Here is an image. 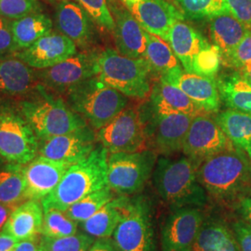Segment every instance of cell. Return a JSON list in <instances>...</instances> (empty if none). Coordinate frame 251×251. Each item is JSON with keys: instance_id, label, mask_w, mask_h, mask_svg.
Masks as SVG:
<instances>
[{"instance_id": "1", "label": "cell", "mask_w": 251, "mask_h": 251, "mask_svg": "<svg viewBox=\"0 0 251 251\" xmlns=\"http://www.w3.org/2000/svg\"><path fill=\"white\" fill-rule=\"evenodd\" d=\"M198 179L208 198L222 204L251 196V161L239 149L226 150L202 162Z\"/></svg>"}, {"instance_id": "2", "label": "cell", "mask_w": 251, "mask_h": 251, "mask_svg": "<svg viewBox=\"0 0 251 251\" xmlns=\"http://www.w3.org/2000/svg\"><path fill=\"white\" fill-rule=\"evenodd\" d=\"M108 154L99 144L86 158L73 164L53 192L41 200L43 210L65 211L91 193L107 187Z\"/></svg>"}, {"instance_id": "3", "label": "cell", "mask_w": 251, "mask_h": 251, "mask_svg": "<svg viewBox=\"0 0 251 251\" xmlns=\"http://www.w3.org/2000/svg\"><path fill=\"white\" fill-rule=\"evenodd\" d=\"M200 164L183 155L177 158L161 156L152 172V182L157 195L172 209L183 206H204L208 197L199 183Z\"/></svg>"}, {"instance_id": "4", "label": "cell", "mask_w": 251, "mask_h": 251, "mask_svg": "<svg viewBox=\"0 0 251 251\" xmlns=\"http://www.w3.org/2000/svg\"><path fill=\"white\" fill-rule=\"evenodd\" d=\"M18 104L38 141L66 134L88 126L87 121L68 103L47 92L45 87L40 84L19 100Z\"/></svg>"}, {"instance_id": "5", "label": "cell", "mask_w": 251, "mask_h": 251, "mask_svg": "<svg viewBox=\"0 0 251 251\" xmlns=\"http://www.w3.org/2000/svg\"><path fill=\"white\" fill-rule=\"evenodd\" d=\"M152 71L144 58H130L107 49L98 55L96 77L135 99H145L152 90Z\"/></svg>"}, {"instance_id": "6", "label": "cell", "mask_w": 251, "mask_h": 251, "mask_svg": "<svg viewBox=\"0 0 251 251\" xmlns=\"http://www.w3.org/2000/svg\"><path fill=\"white\" fill-rule=\"evenodd\" d=\"M67 103L94 130L107 125L128 103V97L98 79L84 81L66 93Z\"/></svg>"}, {"instance_id": "7", "label": "cell", "mask_w": 251, "mask_h": 251, "mask_svg": "<svg viewBox=\"0 0 251 251\" xmlns=\"http://www.w3.org/2000/svg\"><path fill=\"white\" fill-rule=\"evenodd\" d=\"M39 141L18 102L0 97V155L5 162L25 165L38 154Z\"/></svg>"}, {"instance_id": "8", "label": "cell", "mask_w": 251, "mask_h": 251, "mask_svg": "<svg viewBox=\"0 0 251 251\" xmlns=\"http://www.w3.org/2000/svg\"><path fill=\"white\" fill-rule=\"evenodd\" d=\"M157 153L151 149L108 154V186L119 196H132L144 188L152 175Z\"/></svg>"}, {"instance_id": "9", "label": "cell", "mask_w": 251, "mask_h": 251, "mask_svg": "<svg viewBox=\"0 0 251 251\" xmlns=\"http://www.w3.org/2000/svg\"><path fill=\"white\" fill-rule=\"evenodd\" d=\"M117 251H156L149 202L130 198L125 216L113 234Z\"/></svg>"}, {"instance_id": "10", "label": "cell", "mask_w": 251, "mask_h": 251, "mask_svg": "<svg viewBox=\"0 0 251 251\" xmlns=\"http://www.w3.org/2000/svg\"><path fill=\"white\" fill-rule=\"evenodd\" d=\"M96 135L98 143L105 147L109 153L148 149L145 123L138 108H125L107 125L97 130Z\"/></svg>"}, {"instance_id": "11", "label": "cell", "mask_w": 251, "mask_h": 251, "mask_svg": "<svg viewBox=\"0 0 251 251\" xmlns=\"http://www.w3.org/2000/svg\"><path fill=\"white\" fill-rule=\"evenodd\" d=\"M149 116L143 117L147 148L164 156L182 152L185 137L195 117L182 113L154 114L151 112Z\"/></svg>"}, {"instance_id": "12", "label": "cell", "mask_w": 251, "mask_h": 251, "mask_svg": "<svg viewBox=\"0 0 251 251\" xmlns=\"http://www.w3.org/2000/svg\"><path fill=\"white\" fill-rule=\"evenodd\" d=\"M98 55L94 51L76 52L51 67L38 70V82L49 90L67 93L84 81L96 76Z\"/></svg>"}, {"instance_id": "13", "label": "cell", "mask_w": 251, "mask_h": 251, "mask_svg": "<svg viewBox=\"0 0 251 251\" xmlns=\"http://www.w3.org/2000/svg\"><path fill=\"white\" fill-rule=\"evenodd\" d=\"M233 147L215 118L202 114L194 117L184 140L182 152L201 164L206 158Z\"/></svg>"}, {"instance_id": "14", "label": "cell", "mask_w": 251, "mask_h": 251, "mask_svg": "<svg viewBox=\"0 0 251 251\" xmlns=\"http://www.w3.org/2000/svg\"><path fill=\"white\" fill-rule=\"evenodd\" d=\"M205 216L198 206L172 209L161 231V251H192Z\"/></svg>"}, {"instance_id": "15", "label": "cell", "mask_w": 251, "mask_h": 251, "mask_svg": "<svg viewBox=\"0 0 251 251\" xmlns=\"http://www.w3.org/2000/svg\"><path fill=\"white\" fill-rule=\"evenodd\" d=\"M97 143V135L87 126L66 134L39 140L37 155L73 165L86 158L96 148Z\"/></svg>"}, {"instance_id": "16", "label": "cell", "mask_w": 251, "mask_h": 251, "mask_svg": "<svg viewBox=\"0 0 251 251\" xmlns=\"http://www.w3.org/2000/svg\"><path fill=\"white\" fill-rule=\"evenodd\" d=\"M76 52V45L69 37L50 31L33 45L13 54L30 67L42 70L63 62Z\"/></svg>"}, {"instance_id": "17", "label": "cell", "mask_w": 251, "mask_h": 251, "mask_svg": "<svg viewBox=\"0 0 251 251\" xmlns=\"http://www.w3.org/2000/svg\"><path fill=\"white\" fill-rule=\"evenodd\" d=\"M159 78L177 86L206 113L215 114L221 107L222 99L215 77L186 72L178 67Z\"/></svg>"}, {"instance_id": "18", "label": "cell", "mask_w": 251, "mask_h": 251, "mask_svg": "<svg viewBox=\"0 0 251 251\" xmlns=\"http://www.w3.org/2000/svg\"><path fill=\"white\" fill-rule=\"evenodd\" d=\"M72 165L37 155L25 165V200L41 201L58 186Z\"/></svg>"}, {"instance_id": "19", "label": "cell", "mask_w": 251, "mask_h": 251, "mask_svg": "<svg viewBox=\"0 0 251 251\" xmlns=\"http://www.w3.org/2000/svg\"><path fill=\"white\" fill-rule=\"evenodd\" d=\"M128 9L146 32L166 41L172 25L184 19L179 6L171 0H144Z\"/></svg>"}, {"instance_id": "20", "label": "cell", "mask_w": 251, "mask_h": 251, "mask_svg": "<svg viewBox=\"0 0 251 251\" xmlns=\"http://www.w3.org/2000/svg\"><path fill=\"white\" fill-rule=\"evenodd\" d=\"M115 41L119 53L130 58H144L146 49V31L135 19L130 10L114 6Z\"/></svg>"}, {"instance_id": "21", "label": "cell", "mask_w": 251, "mask_h": 251, "mask_svg": "<svg viewBox=\"0 0 251 251\" xmlns=\"http://www.w3.org/2000/svg\"><path fill=\"white\" fill-rule=\"evenodd\" d=\"M39 85L35 69L13 55L0 56V93L27 95Z\"/></svg>"}, {"instance_id": "22", "label": "cell", "mask_w": 251, "mask_h": 251, "mask_svg": "<svg viewBox=\"0 0 251 251\" xmlns=\"http://www.w3.org/2000/svg\"><path fill=\"white\" fill-rule=\"evenodd\" d=\"M149 112L154 114L182 113L197 117L206 114L177 86L159 78L149 95Z\"/></svg>"}, {"instance_id": "23", "label": "cell", "mask_w": 251, "mask_h": 251, "mask_svg": "<svg viewBox=\"0 0 251 251\" xmlns=\"http://www.w3.org/2000/svg\"><path fill=\"white\" fill-rule=\"evenodd\" d=\"M43 221L44 210L41 201L26 200L13 210L3 231L19 242L34 239L41 235Z\"/></svg>"}, {"instance_id": "24", "label": "cell", "mask_w": 251, "mask_h": 251, "mask_svg": "<svg viewBox=\"0 0 251 251\" xmlns=\"http://www.w3.org/2000/svg\"><path fill=\"white\" fill-rule=\"evenodd\" d=\"M167 42H169L184 71L188 73H192L196 57L209 45L198 30L183 23V21L177 22L172 25Z\"/></svg>"}, {"instance_id": "25", "label": "cell", "mask_w": 251, "mask_h": 251, "mask_svg": "<svg viewBox=\"0 0 251 251\" xmlns=\"http://www.w3.org/2000/svg\"><path fill=\"white\" fill-rule=\"evenodd\" d=\"M58 28L75 45L86 47L91 42L92 28L88 13L78 4L71 1L62 2L56 11Z\"/></svg>"}, {"instance_id": "26", "label": "cell", "mask_w": 251, "mask_h": 251, "mask_svg": "<svg viewBox=\"0 0 251 251\" xmlns=\"http://www.w3.org/2000/svg\"><path fill=\"white\" fill-rule=\"evenodd\" d=\"M130 198L119 196L109 201L90 219L80 224L81 230L95 239L110 238L122 221Z\"/></svg>"}, {"instance_id": "27", "label": "cell", "mask_w": 251, "mask_h": 251, "mask_svg": "<svg viewBox=\"0 0 251 251\" xmlns=\"http://www.w3.org/2000/svg\"><path fill=\"white\" fill-rule=\"evenodd\" d=\"M192 251H240L233 229L216 218H205Z\"/></svg>"}, {"instance_id": "28", "label": "cell", "mask_w": 251, "mask_h": 251, "mask_svg": "<svg viewBox=\"0 0 251 251\" xmlns=\"http://www.w3.org/2000/svg\"><path fill=\"white\" fill-rule=\"evenodd\" d=\"M249 30L231 12L209 20L210 36L213 44L221 50L222 63L233 53Z\"/></svg>"}, {"instance_id": "29", "label": "cell", "mask_w": 251, "mask_h": 251, "mask_svg": "<svg viewBox=\"0 0 251 251\" xmlns=\"http://www.w3.org/2000/svg\"><path fill=\"white\" fill-rule=\"evenodd\" d=\"M215 120L233 146L251 161V115L229 109L218 114Z\"/></svg>"}, {"instance_id": "30", "label": "cell", "mask_w": 251, "mask_h": 251, "mask_svg": "<svg viewBox=\"0 0 251 251\" xmlns=\"http://www.w3.org/2000/svg\"><path fill=\"white\" fill-rule=\"evenodd\" d=\"M216 81L221 99L228 107L251 115V84L240 73L222 75Z\"/></svg>"}, {"instance_id": "31", "label": "cell", "mask_w": 251, "mask_h": 251, "mask_svg": "<svg viewBox=\"0 0 251 251\" xmlns=\"http://www.w3.org/2000/svg\"><path fill=\"white\" fill-rule=\"evenodd\" d=\"M11 31L18 50L33 45L52 29V21L40 11L11 21Z\"/></svg>"}, {"instance_id": "32", "label": "cell", "mask_w": 251, "mask_h": 251, "mask_svg": "<svg viewBox=\"0 0 251 251\" xmlns=\"http://www.w3.org/2000/svg\"><path fill=\"white\" fill-rule=\"evenodd\" d=\"M25 165L4 162L0 165V203L19 206L26 201Z\"/></svg>"}, {"instance_id": "33", "label": "cell", "mask_w": 251, "mask_h": 251, "mask_svg": "<svg viewBox=\"0 0 251 251\" xmlns=\"http://www.w3.org/2000/svg\"><path fill=\"white\" fill-rule=\"evenodd\" d=\"M146 36V49L144 59L150 65L152 73L158 74L159 76L166 73L176 69L179 66V60L175 56L171 46L159 36H154L148 32Z\"/></svg>"}, {"instance_id": "34", "label": "cell", "mask_w": 251, "mask_h": 251, "mask_svg": "<svg viewBox=\"0 0 251 251\" xmlns=\"http://www.w3.org/2000/svg\"><path fill=\"white\" fill-rule=\"evenodd\" d=\"M114 194L115 193L109 186L100 189L75 202L64 212L73 221L80 225L98 212L102 206L115 198Z\"/></svg>"}, {"instance_id": "35", "label": "cell", "mask_w": 251, "mask_h": 251, "mask_svg": "<svg viewBox=\"0 0 251 251\" xmlns=\"http://www.w3.org/2000/svg\"><path fill=\"white\" fill-rule=\"evenodd\" d=\"M175 2L184 16L194 20H211L231 12L225 0H175Z\"/></svg>"}, {"instance_id": "36", "label": "cell", "mask_w": 251, "mask_h": 251, "mask_svg": "<svg viewBox=\"0 0 251 251\" xmlns=\"http://www.w3.org/2000/svg\"><path fill=\"white\" fill-rule=\"evenodd\" d=\"M88 233H80L61 238L39 236V251H88L95 242Z\"/></svg>"}, {"instance_id": "37", "label": "cell", "mask_w": 251, "mask_h": 251, "mask_svg": "<svg viewBox=\"0 0 251 251\" xmlns=\"http://www.w3.org/2000/svg\"><path fill=\"white\" fill-rule=\"evenodd\" d=\"M78 225L66 215L64 211L50 209L44 211L41 235L50 238L70 236L78 232Z\"/></svg>"}, {"instance_id": "38", "label": "cell", "mask_w": 251, "mask_h": 251, "mask_svg": "<svg viewBox=\"0 0 251 251\" xmlns=\"http://www.w3.org/2000/svg\"><path fill=\"white\" fill-rule=\"evenodd\" d=\"M221 63L222 53L220 49L214 44H209L194 60L192 73L207 77H215Z\"/></svg>"}, {"instance_id": "39", "label": "cell", "mask_w": 251, "mask_h": 251, "mask_svg": "<svg viewBox=\"0 0 251 251\" xmlns=\"http://www.w3.org/2000/svg\"><path fill=\"white\" fill-rule=\"evenodd\" d=\"M78 2L98 25L108 32L114 33L115 20L106 0H78Z\"/></svg>"}, {"instance_id": "40", "label": "cell", "mask_w": 251, "mask_h": 251, "mask_svg": "<svg viewBox=\"0 0 251 251\" xmlns=\"http://www.w3.org/2000/svg\"><path fill=\"white\" fill-rule=\"evenodd\" d=\"M38 11L40 6L36 0H0V16L10 21Z\"/></svg>"}, {"instance_id": "41", "label": "cell", "mask_w": 251, "mask_h": 251, "mask_svg": "<svg viewBox=\"0 0 251 251\" xmlns=\"http://www.w3.org/2000/svg\"><path fill=\"white\" fill-rule=\"evenodd\" d=\"M250 63H251V29L244 36L230 57L223 62L226 66L233 67L237 70H240Z\"/></svg>"}, {"instance_id": "42", "label": "cell", "mask_w": 251, "mask_h": 251, "mask_svg": "<svg viewBox=\"0 0 251 251\" xmlns=\"http://www.w3.org/2000/svg\"><path fill=\"white\" fill-rule=\"evenodd\" d=\"M11 21L0 16V56L18 51L11 31Z\"/></svg>"}, {"instance_id": "43", "label": "cell", "mask_w": 251, "mask_h": 251, "mask_svg": "<svg viewBox=\"0 0 251 251\" xmlns=\"http://www.w3.org/2000/svg\"><path fill=\"white\" fill-rule=\"evenodd\" d=\"M225 2L233 16L251 29V0H225Z\"/></svg>"}, {"instance_id": "44", "label": "cell", "mask_w": 251, "mask_h": 251, "mask_svg": "<svg viewBox=\"0 0 251 251\" xmlns=\"http://www.w3.org/2000/svg\"><path fill=\"white\" fill-rule=\"evenodd\" d=\"M232 229L240 251H251V225L245 220H238L232 225Z\"/></svg>"}, {"instance_id": "45", "label": "cell", "mask_w": 251, "mask_h": 251, "mask_svg": "<svg viewBox=\"0 0 251 251\" xmlns=\"http://www.w3.org/2000/svg\"><path fill=\"white\" fill-rule=\"evenodd\" d=\"M19 241L5 231H0V251H14Z\"/></svg>"}, {"instance_id": "46", "label": "cell", "mask_w": 251, "mask_h": 251, "mask_svg": "<svg viewBox=\"0 0 251 251\" xmlns=\"http://www.w3.org/2000/svg\"><path fill=\"white\" fill-rule=\"evenodd\" d=\"M88 251H117L113 239L99 238L96 239Z\"/></svg>"}, {"instance_id": "47", "label": "cell", "mask_w": 251, "mask_h": 251, "mask_svg": "<svg viewBox=\"0 0 251 251\" xmlns=\"http://www.w3.org/2000/svg\"><path fill=\"white\" fill-rule=\"evenodd\" d=\"M238 206L243 219L251 225V196L241 199L238 202Z\"/></svg>"}, {"instance_id": "48", "label": "cell", "mask_w": 251, "mask_h": 251, "mask_svg": "<svg viewBox=\"0 0 251 251\" xmlns=\"http://www.w3.org/2000/svg\"><path fill=\"white\" fill-rule=\"evenodd\" d=\"M17 206H18L6 205L3 203H0V231L3 230L7 221L9 220V216L11 215V213Z\"/></svg>"}, {"instance_id": "49", "label": "cell", "mask_w": 251, "mask_h": 251, "mask_svg": "<svg viewBox=\"0 0 251 251\" xmlns=\"http://www.w3.org/2000/svg\"><path fill=\"white\" fill-rule=\"evenodd\" d=\"M14 251H39V237L19 243Z\"/></svg>"}, {"instance_id": "50", "label": "cell", "mask_w": 251, "mask_h": 251, "mask_svg": "<svg viewBox=\"0 0 251 251\" xmlns=\"http://www.w3.org/2000/svg\"><path fill=\"white\" fill-rule=\"evenodd\" d=\"M240 75L251 84V63H248L240 69Z\"/></svg>"}, {"instance_id": "51", "label": "cell", "mask_w": 251, "mask_h": 251, "mask_svg": "<svg viewBox=\"0 0 251 251\" xmlns=\"http://www.w3.org/2000/svg\"><path fill=\"white\" fill-rule=\"evenodd\" d=\"M142 1H144V0H123V2L127 6V8L132 6V5H135V4H138Z\"/></svg>"}, {"instance_id": "52", "label": "cell", "mask_w": 251, "mask_h": 251, "mask_svg": "<svg viewBox=\"0 0 251 251\" xmlns=\"http://www.w3.org/2000/svg\"><path fill=\"white\" fill-rule=\"evenodd\" d=\"M4 162L5 161L3 160V158H2V157H1V155H0V165H2Z\"/></svg>"}]
</instances>
